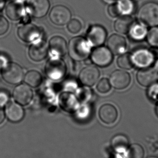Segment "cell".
I'll return each mask as SVG.
<instances>
[{"label": "cell", "mask_w": 158, "mask_h": 158, "mask_svg": "<svg viewBox=\"0 0 158 158\" xmlns=\"http://www.w3.org/2000/svg\"><path fill=\"white\" fill-rule=\"evenodd\" d=\"M148 95L151 101L158 103V84L155 83L149 86Z\"/></svg>", "instance_id": "1f68e13d"}, {"label": "cell", "mask_w": 158, "mask_h": 158, "mask_svg": "<svg viewBox=\"0 0 158 158\" xmlns=\"http://www.w3.org/2000/svg\"><path fill=\"white\" fill-rule=\"evenodd\" d=\"M133 25L134 20L132 17L129 15H122L115 20L114 28L117 32L126 34L130 32Z\"/></svg>", "instance_id": "ffe728a7"}, {"label": "cell", "mask_w": 158, "mask_h": 158, "mask_svg": "<svg viewBox=\"0 0 158 158\" xmlns=\"http://www.w3.org/2000/svg\"><path fill=\"white\" fill-rule=\"evenodd\" d=\"M157 158V157H150V158Z\"/></svg>", "instance_id": "60d3db41"}, {"label": "cell", "mask_w": 158, "mask_h": 158, "mask_svg": "<svg viewBox=\"0 0 158 158\" xmlns=\"http://www.w3.org/2000/svg\"><path fill=\"white\" fill-rule=\"evenodd\" d=\"M105 28L99 25H94L90 28L88 33V40L92 45L99 47L103 44L106 39Z\"/></svg>", "instance_id": "5bb4252c"}, {"label": "cell", "mask_w": 158, "mask_h": 158, "mask_svg": "<svg viewBox=\"0 0 158 158\" xmlns=\"http://www.w3.org/2000/svg\"><path fill=\"white\" fill-rule=\"evenodd\" d=\"M99 116L105 124H113L117 119L118 111L115 107L109 104L103 105L99 110Z\"/></svg>", "instance_id": "ac0fdd59"}, {"label": "cell", "mask_w": 158, "mask_h": 158, "mask_svg": "<svg viewBox=\"0 0 158 158\" xmlns=\"http://www.w3.org/2000/svg\"><path fill=\"white\" fill-rule=\"evenodd\" d=\"M111 84L107 78L101 79L97 85V90L101 94H106L111 90Z\"/></svg>", "instance_id": "4dcf8cb0"}, {"label": "cell", "mask_w": 158, "mask_h": 158, "mask_svg": "<svg viewBox=\"0 0 158 158\" xmlns=\"http://www.w3.org/2000/svg\"><path fill=\"white\" fill-rule=\"evenodd\" d=\"M107 45L112 53L119 55L124 52L126 50V40L119 35H112L107 40Z\"/></svg>", "instance_id": "e0dca14e"}, {"label": "cell", "mask_w": 158, "mask_h": 158, "mask_svg": "<svg viewBox=\"0 0 158 158\" xmlns=\"http://www.w3.org/2000/svg\"><path fill=\"white\" fill-rule=\"evenodd\" d=\"M117 4L121 15H129L134 10L132 0H118Z\"/></svg>", "instance_id": "83f0119b"}, {"label": "cell", "mask_w": 158, "mask_h": 158, "mask_svg": "<svg viewBox=\"0 0 158 158\" xmlns=\"http://www.w3.org/2000/svg\"><path fill=\"white\" fill-rule=\"evenodd\" d=\"M82 28V24L81 22L78 19H71L67 25V29L69 32L72 34H77L80 32Z\"/></svg>", "instance_id": "f546056e"}, {"label": "cell", "mask_w": 158, "mask_h": 158, "mask_svg": "<svg viewBox=\"0 0 158 158\" xmlns=\"http://www.w3.org/2000/svg\"><path fill=\"white\" fill-rule=\"evenodd\" d=\"M156 114H157V115L158 116V105H157V106H156Z\"/></svg>", "instance_id": "ab89813d"}, {"label": "cell", "mask_w": 158, "mask_h": 158, "mask_svg": "<svg viewBox=\"0 0 158 158\" xmlns=\"http://www.w3.org/2000/svg\"><path fill=\"white\" fill-rule=\"evenodd\" d=\"M5 112L3 106H0V125L2 124L3 122H4L5 119Z\"/></svg>", "instance_id": "8d00e7d4"}, {"label": "cell", "mask_w": 158, "mask_h": 158, "mask_svg": "<svg viewBox=\"0 0 158 158\" xmlns=\"http://www.w3.org/2000/svg\"><path fill=\"white\" fill-rule=\"evenodd\" d=\"M148 32L147 28L145 26L139 24H134L128 33L131 38L133 40L141 41L146 37Z\"/></svg>", "instance_id": "cb8c5ba5"}, {"label": "cell", "mask_w": 158, "mask_h": 158, "mask_svg": "<svg viewBox=\"0 0 158 158\" xmlns=\"http://www.w3.org/2000/svg\"><path fill=\"white\" fill-rule=\"evenodd\" d=\"M111 146L117 152H125L129 148L128 138L124 135H116L112 139Z\"/></svg>", "instance_id": "603a6c76"}, {"label": "cell", "mask_w": 158, "mask_h": 158, "mask_svg": "<svg viewBox=\"0 0 158 158\" xmlns=\"http://www.w3.org/2000/svg\"><path fill=\"white\" fill-rule=\"evenodd\" d=\"M13 97L15 102L19 104L26 106L32 101L33 92L29 86L27 84H22L14 89Z\"/></svg>", "instance_id": "30bf717a"}, {"label": "cell", "mask_w": 158, "mask_h": 158, "mask_svg": "<svg viewBox=\"0 0 158 158\" xmlns=\"http://www.w3.org/2000/svg\"><path fill=\"white\" fill-rule=\"evenodd\" d=\"M138 19L141 23L154 27L158 26V3L149 2L143 4L139 9Z\"/></svg>", "instance_id": "7a4b0ae2"}, {"label": "cell", "mask_w": 158, "mask_h": 158, "mask_svg": "<svg viewBox=\"0 0 158 158\" xmlns=\"http://www.w3.org/2000/svg\"><path fill=\"white\" fill-rule=\"evenodd\" d=\"M6 117L13 123H19L23 119L24 111L21 105L18 103L11 102L6 106Z\"/></svg>", "instance_id": "d6986e66"}, {"label": "cell", "mask_w": 158, "mask_h": 158, "mask_svg": "<svg viewBox=\"0 0 158 158\" xmlns=\"http://www.w3.org/2000/svg\"><path fill=\"white\" fill-rule=\"evenodd\" d=\"M24 81L28 85L36 88L42 83V77L41 73L37 71H29L24 77Z\"/></svg>", "instance_id": "d4e9b609"}, {"label": "cell", "mask_w": 158, "mask_h": 158, "mask_svg": "<svg viewBox=\"0 0 158 158\" xmlns=\"http://www.w3.org/2000/svg\"><path fill=\"white\" fill-rule=\"evenodd\" d=\"M1 74L3 79L10 84L20 83L24 77L22 68L14 62L6 64L2 69Z\"/></svg>", "instance_id": "3957f363"}, {"label": "cell", "mask_w": 158, "mask_h": 158, "mask_svg": "<svg viewBox=\"0 0 158 158\" xmlns=\"http://www.w3.org/2000/svg\"><path fill=\"white\" fill-rule=\"evenodd\" d=\"M134 66L143 69L150 67L154 62V55L152 52L146 49L136 50L132 55Z\"/></svg>", "instance_id": "52a82bcc"}, {"label": "cell", "mask_w": 158, "mask_h": 158, "mask_svg": "<svg viewBox=\"0 0 158 158\" xmlns=\"http://www.w3.org/2000/svg\"><path fill=\"white\" fill-rule=\"evenodd\" d=\"M107 11L109 15L112 17H117L121 15L117 3L110 4L107 9Z\"/></svg>", "instance_id": "d6a6232c"}, {"label": "cell", "mask_w": 158, "mask_h": 158, "mask_svg": "<svg viewBox=\"0 0 158 158\" xmlns=\"http://www.w3.org/2000/svg\"><path fill=\"white\" fill-rule=\"evenodd\" d=\"M48 49L44 41H37L30 46L28 52L29 57L35 62L44 60L48 55Z\"/></svg>", "instance_id": "9a60e30c"}, {"label": "cell", "mask_w": 158, "mask_h": 158, "mask_svg": "<svg viewBox=\"0 0 158 158\" xmlns=\"http://www.w3.org/2000/svg\"><path fill=\"white\" fill-rule=\"evenodd\" d=\"M100 76L98 68L89 65L83 69L79 73V79L84 85L91 86L96 83Z\"/></svg>", "instance_id": "7c38bea8"}, {"label": "cell", "mask_w": 158, "mask_h": 158, "mask_svg": "<svg viewBox=\"0 0 158 158\" xmlns=\"http://www.w3.org/2000/svg\"><path fill=\"white\" fill-rule=\"evenodd\" d=\"M6 15L13 21L20 19L23 14V7L21 2L14 1L7 6L6 10Z\"/></svg>", "instance_id": "7402d4cb"}, {"label": "cell", "mask_w": 158, "mask_h": 158, "mask_svg": "<svg viewBox=\"0 0 158 158\" xmlns=\"http://www.w3.org/2000/svg\"><path fill=\"white\" fill-rule=\"evenodd\" d=\"M78 117L80 118H83L84 113V115H85V117L87 115V113L89 114V109L88 108V106H84L81 107V108L78 109Z\"/></svg>", "instance_id": "d590c367"}, {"label": "cell", "mask_w": 158, "mask_h": 158, "mask_svg": "<svg viewBox=\"0 0 158 158\" xmlns=\"http://www.w3.org/2000/svg\"><path fill=\"white\" fill-rule=\"evenodd\" d=\"M59 103L61 108L68 112H74L79 107L78 99L71 92L62 93L60 95Z\"/></svg>", "instance_id": "2e32d148"}, {"label": "cell", "mask_w": 158, "mask_h": 158, "mask_svg": "<svg viewBox=\"0 0 158 158\" xmlns=\"http://www.w3.org/2000/svg\"><path fill=\"white\" fill-rule=\"evenodd\" d=\"M9 94L5 90H0V106H3L8 102Z\"/></svg>", "instance_id": "e575fe53"}, {"label": "cell", "mask_w": 158, "mask_h": 158, "mask_svg": "<svg viewBox=\"0 0 158 158\" xmlns=\"http://www.w3.org/2000/svg\"><path fill=\"white\" fill-rule=\"evenodd\" d=\"M49 18L54 24L58 26H64L70 21L71 13L66 6L57 5L53 6L50 11Z\"/></svg>", "instance_id": "5b68a950"}, {"label": "cell", "mask_w": 158, "mask_h": 158, "mask_svg": "<svg viewBox=\"0 0 158 158\" xmlns=\"http://www.w3.org/2000/svg\"><path fill=\"white\" fill-rule=\"evenodd\" d=\"M117 64L120 68L125 70L131 69L134 66L132 55L130 53L122 54L118 58Z\"/></svg>", "instance_id": "4316f807"}, {"label": "cell", "mask_w": 158, "mask_h": 158, "mask_svg": "<svg viewBox=\"0 0 158 158\" xmlns=\"http://www.w3.org/2000/svg\"><path fill=\"white\" fill-rule=\"evenodd\" d=\"M103 2H105L106 3H108V4H112L113 3L117 1L118 0H102Z\"/></svg>", "instance_id": "74e56055"}, {"label": "cell", "mask_w": 158, "mask_h": 158, "mask_svg": "<svg viewBox=\"0 0 158 158\" xmlns=\"http://www.w3.org/2000/svg\"><path fill=\"white\" fill-rule=\"evenodd\" d=\"M9 27L8 21L4 17L0 16V36L6 34L8 30Z\"/></svg>", "instance_id": "836d02e7"}, {"label": "cell", "mask_w": 158, "mask_h": 158, "mask_svg": "<svg viewBox=\"0 0 158 158\" xmlns=\"http://www.w3.org/2000/svg\"><path fill=\"white\" fill-rule=\"evenodd\" d=\"M68 52L72 59L76 61H81L86 60L89 56L90 45L82 37H75L69 42Z\"/></svg>", "instance_id": "6da1fadb"}, {"label": "cell", "mask_w": 158, "mask_h": 158, "mask_svg": "<svg viewBox=\"0 0 158 158\" xmlns=\"http://www.w3.org/2000/svg\"><path fill=\"white\" fill-rule=\"evenodd\" d=\"M49 0H28L27 9L32 17L40 19L45 16L49 10Z\"/></svg>", "instance_id": "ba28073f"}, {"label": "cell", "mask_w": 158, "mask_h": 158, "mask_svg": "<svg viewBox=\"0 0 158 158\" xmlns=\"http://www.w3.org/2000/svg\"><path fill=\"white\" fill-rule=\"evenodd\" d=\"M41 33L40 29L33 24H24L17 29V35L19 39L28 43L38 40L41 37Z\"/></svg>", "instance_id": "8992f818"}, {"label": "cell", "mask_w": 158, "mask_h": 158, "mask_svg": "<svg viewBox=\"0 0 158 158\" xmlns=\"http://www.w3.org/2000/svg\"><path fill=\"white\" fill-rule=\"evenodd\" d=\"M154 63L153 68H154L157 72H158V60H156V61H155V62H154Z\"/></svg>", "instance_id": "f35d334b"}, {"label": "cell", "mask_w": 158, "mask_h": 158, "mask_svg": "<svg viewBox=\"0 0 158 158\" xmlns=\"http://www.w3.org/2000/svg\"><path fill=\"white\" fill-rule=\"evenodd\" d=\"M91 60L97 65L105 67L111 64L113 60V55L108 48L99 47L93 50L91 55Z\"/></svg>", "instance_id": "9c48e42d"}, {"label": "cell", "mask_w": 158, "mask_h": 158, "mask_svg": "<svg viewBox=\"0 0 158 158\" xmlns=\"http://www.w3.org/2000/svg\"><path fill=\"white\" fill-rule=\"evenodd\" d=\"M146 37L148 42L151 46L158 48V27L151 28Z\"/></svg>", "instance_id": "f1b7e54d"}, {"label": "cell", "mask_w": 158, "mask_h": 158, "mask_svg": "<svg viewBox=\"0 0 158 158\" xmlns=\"http://www.w3.org/2000/svg\"><path fill=\"white\" fill-rule=\"evenodd\" d=\"M66 72V64L60 58H52L48 61L45 73L48 78L54 81L63 78Z\"/></svg>", "instance_id": "277c9868"}, {"label": "cell", "mask_w": 158, "mask_h": 158, "mask_svg": "<svg viewBox=\"0 0 158 158\" xmlns=\"http://www.w3.org/2000/svg\"><path fill=\"white\" fill-rule=\"evenodd\" d=\"M49 48L52 53L59 56L65 55L67 52L66 41L59 36L53 37L50 40Z\"/></svg>", "instance_id": "44dd1931"}, {"label": "cell", "mask_w": 158, "mask_h": 158, "mask_svg": "<svg viewBox=\"0 0 158 158\" xmlns=\"http://www.w3.org/2000/svg\"><path fill=\"white\" fill-rule=\"evenodd\" d=\"M144 156L143 148L138 143L132 144L126 151V158H143Z\"/></svg>", "instance_id": "484cf974"}, {"label": "cell", "mask_w": 158, "mask_h": 158, "mask_svg": "<svg viewBox=\"0 0 158 158\" xmlns=\"http://www.w3.org/2000/svg\"><path fill=\"white\" fill-rule=\"evenodd\" d=\"M158 79V72L153 68L140 69L137 73V81L140 85L149 87L156 83Z\"/></svg>", "instance_id": "8fae6325"}, {"label": "cell", "mask_w": 158, "mask_h": 158, "mask_svg": "<svg viewBox=\"0 0 158 158\" xmlns=\"http://www.w3.org/2000/svg\"><path fill=\"white\" fill-rule=\"evenodd\" d=\"M110 84L113 88L118 90H123L127 88L130 84L131 76L125 71L115 70L110 76Z\"/></svg>", "instance_id": "4fadbf2b"}]
</instances>
